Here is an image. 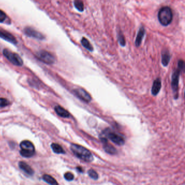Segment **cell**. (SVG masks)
I'll list each match as a JSON object with an SVG mask.
<instances>
[{
	"label": "cell",
	"instance_id": "1",
	"mask_svg": "<svg viewBox=\"0 0 185 185\" xmlns=\"http://www.w3.org/2000/svg\"><path fill=\"white\" fill-rule=\"evenodd\" d=\"M70 149L76 157L84 161L91 162L94 160V157L90 151L81 146L72 144Z\"/></svg>",
	"mask_w": 185,
	"mask_h": 185
},
{
	"label": "cell",
	"instance_id": "2",
	"mask_svg": "<svg viewBox=\"0 0 185 185\" xmlns=\"http://www.w3.org/2000/svg\"><path fill=\"white\" fill-rule=\"evenodd\" d=\"M158 19L160 24L164 26H167L171 24L173 20V13L168 7H162L158 13Z\"/></svg>",
	"mask_w": 185,
	"mask_h": 185
},
{
	"label": "cell",
	"instance_id": "3",
	"mask_svg": "<svg viewBox=\"0 0 185 185\" xmlns=\"http://www.w3.org/2000/svg\"><path fill=\"white\" fill-rule=\"evenodd\" d=\"M20 154L24 157H30L35 154V147L33 144L29 141L25 140L20 143Z\"/></svg>",
	"mask_w": 185,
	"mask_h": 185
},
{
	"label": "cell",
	"instance_id": "4",
	"mask_svg": "<svg viewBox=\"0 0 185 185\" xmlns=\"http://www.w3.org/2000/svg\"><path fill=\"white\" fill-rule=\"evenodd\" d=\"M3 54L11 63L16 66H21L23 65V60L19 54L12 52L8 49H4Z\"/></svg>",
	"mask_w": 185,
	"mask_h": 185
},
{
	"label": "cell",
	"instance_id": "5",
	"mask_svg": "<svg viewBox=\"0 0 185 185\" xmlns=\"http://www.w3.org/2000/svg\"><path fill=\"white\" fill-rule=\"evenodd\" d=\"M37 57L40 61L47 64H52L56 60L53 54L45 50L38 52L37 54Z\"/></svg>",
	"mask_w": 185,
	"mask_h": 185
},
{
	"label": "cell",
	"instance_id": "6",
	"mask_svg": "<svg viewBox=\"0 0 185 185\" xmlns=\"http://www.w3.org/2000/svg\"><path fill=\"white\" fill-rule=\"evenodd\" d=\"M105 133L107 138L116 144L120 146H123L124 144L125 143L124 140L121 135L112 131H109V132L108 131Z\"/></svg>",
	"mask_w": 185,
	"mask_h": 185
},
{
	"label": "cell",
	"instance_id": "7",
	"mask_svg": "<svg viewBox=\"0 0 185 185\" xmlns=\"http://www.w3.org/2000/svg\"><path fill=\"white\" fill-rule=\"evenodd\" d=\"M180 74V70L178 69L173 72L171 77V87L174 93H176L178 95L179 81Z\"/></svg>",
	"mask_w": 185,
	"mask_h": 185
},
{
	"label": "cell",
	"instance_id": "8",
	"mask_svg": "<svg viewBox=\"0 0 185 185\" xmlns=\"http://www.w3.org/2000/svg\"><path fill=\"white\" fill-rule=\"evenodd\" d=\"M24 32L27 36L29 37L35 38L39 40H43L45 39L44 36L42 34L30 27H26L24 30Z\"/></svg>",
	"mask_w": 185,
	"mask_h": 185
},
{
	"label": "cell",
	"instance_id": "9",
	"mask_svg": "<svg viewBox=\"0 0 185 185\" xmlns=\"http://www.w3.org/2000/svg\"><path fill=\"white\" fill-rule=\"evenodd\" d=\"M74 93L78 98L84 102L89 103L91 100L90 95L83 89H77L74 91Z\"/></svg>",
	"mask_w": 185,
	"mask_h": 185
},
{
	"label": "cell",
	"instance_id": "10",
	"mask_svg": "<svg viewBox=\"0 0 185 185\" xmlns=\"http://www.w3.org/2000/svg\"><path fill=\"white\" fill-rule=\"evenodd\" d=\"M0 38L13 44L17 43L16 38L12 34L3 29H0Z\"/></svg>",
	"mask_w": 185,
	"mask_h": 185
},
{
	"label": "cell",
	"instance_id": "11",
	"mask_svg": "<svg viewBox=\"0 0 185 185\" xmlns=\"http://www.w3.org/2000/svg\"><path fill=\"white\" fill-rule=\"evenodd\" d=\"M19 166L20 168L24 171L29 176H33L34 173V171L32 167L26 163L25 162L20 161L19 162Z\"/></svg>",
	"mask_w": 185,
	"mask_h": 185
},
{
	"label": "cell",
	"instance_id": "12",
	"mask_svg": "<svg viewBox=\"0 0 185 185\" xmlns=\"http://www.w3.org/2000/svg\"><path fill=\"white\" fill-rule=\"evenodd\" d=\"M102 141L103 143V148L105 152L110 154H115L117 152L116 149L112 146L110 145L108 143L106 139H105L104 138H102Z\"/></svg>",
	"mask_w": 185,
	"mask_h": 185
},
{
	"label": "cell",
	"instance_id": "13",
	"mask_svg": "<svg viewBox=\"0 0 185 185\" xmlns=\"http://www.w3.org/2000/svg\"><path fill=\"white\" fill-rule=\"evenodd\" d=\"M161 88V81L160 78H157L155 80L152 89V94L153 96H157Z\"/></svg>",
	"mask_w": 185,
	"mask_h": 185
},
{
	"label": "cell",
	"instance_id": "14",
	"mask_svg": "<svg viewBox=\"0 0 185 185\" xmlns=\"http://www.w3.org/2000/svg\"><path fill=\"white\" fill-rule=\"evenodd\" d=\"M55 111L56 112L57 115L59 116L64 117V118H68L70 116V114L67 111L60 106H56L54 108Z\"/></svg>",
	"mask_w": 185,
	"mask_h": 185
},
{
	"label": "cell",
	"instance_id": "15",
	"mask_svg": "<svg viewBox=\"0 0 185 185\" xmlns=\"http://www.w3.org/2000/svg\"><path fill=\"white\" fill-rule=\"evenodd\" d=\"M144 34H145V29L143 27H141L138 30L137 37H136V41H135V44L137 47H138L141 45L142 41L143 38L144 36Z\"/></svg>",
	"mask_w": 185,
	"mask_h": 185
},
{
	"label": "cell",
	"instance_id": "16",
	"mask_svg": "<svg viewBox=\"0 0 185 185\" xmlns=\"http://www.w3.org/2000/svg\"><path fill=\"white\" fill-rule=\"evenodd\" d=\"M171 59V56L169 53L167 51H163L162 54V63L163 66H167Z\"/></svg>",
	"mask_w": 185,
	"mask_h": 185
},
{
	"label": "cell",
	"instance_id": "17",
	"mask_svg": "<svg viewBox=\"0 0 185 185\" xmlns=\"http://www.w3.org/2000/svg\"><path fill=\"white\" fill-rule=\"evenodd\" d=\"M43 179L46 182H47L48 184L50 185H58V182L56 180L53 178L52 176L48 175V174H45L43 176Z\"/></svg>",
	"mask_w": 185,
	"mask_h": 185
},
{
	"label": "cell",
	"instance_id": "18",
	"mask_svg": "<svg viewBox=\"0 0 185 185\" xmlns=\"http://www.w3.org/2000/svg\"><path fill=\"white\" fill-rule=\"evenodd\" d=\"M51 148L52 149L53 151L56 154H65V152L64 151V149L60 146L59 144L57 143H53L51 144Z\"/></svg>",
	"mask_w": 185,
	"mask_h": 185
},
{
	"label": "cell",
	"instance_id": "19",
	"mask_svg": "<svg viewBox=\"0 0 185 185\" xmlns=\"http://www.w3.org/2000/svg\"><path fill=\"white\" fill-rule=\"evenodd\" d=\"M81 43L82 45L87 49H88L89 51H90L91 52H92L94 51L93 46L91 45L90 43L86 38H82V39L81 40Z\"/></svg>",
	"mask_w": 185,
	"mask_h": 185
},
{
	"label": "cell",
	"instance_id": "20",
	"mask_svg": "<svg viewBox=\"0 0 185 185\" xmlns=\"http://www.w3.org/2000/svg\"><path fill=\"white\" fill-rule=\"evenodd\" d=\"M74 5L76 9L80 12H83L84 9V5L81 0H75Z\"/></svg>",
	"mask_w": 185,
	"mask_h": 185
},
{
	"label": "cell",
	"instance_id": "21",
	"mask_svg": "<svg viewBox=\"0 0 185 185\" xmlns=\"http://www.w3.org/2000/svg\"><path fill=\"white\" fill-rule=\"evenodd\" d=\"M88 175L90 177L91 179H94V180H97L98 178V174L96 173V171H94V169H91L90 170L88 171Z\"/></svg>",
	"mask_w": 185,
	"mask_h": 185
},
{
	"label": "cell",
	"instance_id": "22",
	"mask_svg": "<svg viewBox=\"0 0 185 185\" xmlns=\"http://www.w3.org/2000/svg\"><path fill=\"white\" fill-rule=\"evenodd\" d=\"M9 103L8 100L3 98H0V108L5 107L9 104Z\"/></svg>",
	"mask_w": 185,
	"mask_h": 185
},
{
	"label": "cell",
	"instance_id": "23",
	"mask_svg": "<svg viewBox=\"0 0 185 185\" xmlns=\"http://www.w3.org/2000/svg\"><path fill=\"white\" fill-rule=\"evenodd\" d=\"M119 44L122 46H124L125 45V41L123 35L121 33L119 35Z\"/></svg>",
	"mask_w": 185,
	"mask_h": 185
},
{
	"label": "cell",
	"instance_id": "24",
	"mask_svg": "<svg viewBox=\"0 0 185 185\" xmlns=\"http://www.w3.org/2000/svg\"><path fill=\"white\" fill-rule=\"evenodd\" d=\"M64 178L66 180L72 181L74 179V176L70 172H67L64 174Z\"/></svg>",
	"mask_w": 185,
	"mask_h": 185
},
{
	"label": "cell",
	"instance_id": "25",
	"mask_svg": "<svg viewBox=\"0 0 185 185\" xmlns=\"http://www.w3.org/2000/svg\"><path fill=\"white\" fill-rule=\"evenodd\" d=\"M6 14L4 12L0 9V22H3L6 19Z\"/></svg>",
	"mask_w": 185,
	"mask_h": 185
},
{
	"label": "cell",
	"instance_id": "26",
	"mask_svg": "<svg viewBox=\"0 0 185 185\" xmlns=\"http://www.w3.org/2000/svg\"><path fill=\"white\" fill-rule=\"evenodd\" d=\"M184 67H185L184 62L182 60H180L178 62V69L181 71L184 69Z\"/></svg>",
	"mask_w": 185,
	"mask_h": 185
},
{
	"label": "cell",
	"instance_id": "27",
	"mask_svg": "<svg viewBox=\"0 0 185 185\" xmlns=\"http://www.w3.org/2000/svg\"><path fill=\"white\" fill-rule=\"evenodd\" d=\"M77 169L78 170V171H79L80 173H83V170L82 168L80 167H77Z\"/></svg>",
	"mask_w": 185,
	"mask_h": 185
}]
</instances>
